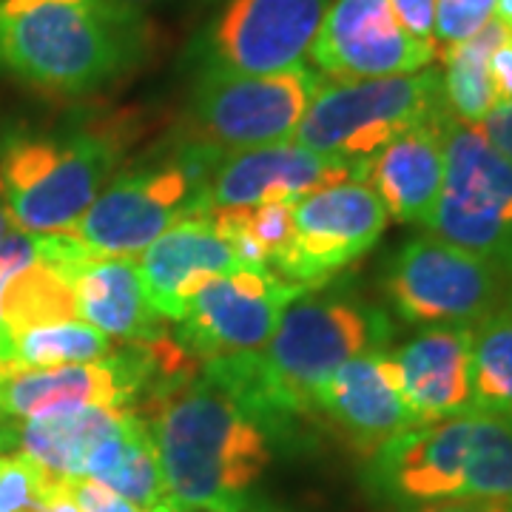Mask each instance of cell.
<instances>
[{
    "label": "cell",
    "instance_id": "6da1fadb",
    "mask_svg": "<svg viewBox=\"0 0 512 512\" xmlns=\"http://www.w3.org/2000/svg\"><path fill=\"white\" fill-rule=\"evenodd\" d=\"M390 316L356 296L299 293L282 311L265 348L205 365L268 433L313 410V393L336 367L370 350H387Z\"/></svg>",
    "mask_w": 512,
    "mask_h": 512
},
{
    "label": "cell",
    "instance_id": "7a4b0ae2",
    "mask_svg": "<svg viewBox=\"0 0 512 512\" xmlns=\"http://www.w3.org/2000/svg\"><path fill=\"white\" fill-rule=\"evenodd\" d=\"M165 490L194 512H262L254 487L271 464V433L208 376L157 390L148 421Z\"/></svg>",
    "mask_w": 512,
    "mask_h": 512
},
{
    "label": "cell",
    "instance_id": "3957f363",
    "mask_svg": "<svg viewBox=\"0 0 512 512\" xmlns=\"http://www.w3.org/2000/svg\"><path fill=\"white\" fill-rule=\"evenodd\" d=\"M146 52L143 12L114 0H0V72L40 92H100Z\"/></svg>",
    "mask_w": 512,
    "mask_h": 512
},
{
    "label": "cell",
    "instance_id": "277c9868",
    "mask_svg": "<svg viewBox=\"0 0 512 512\" xmlns=\"http://www.w3.org/2000/svg\"><path fill=\"white\" fill-rule=\"evenodd\" d=\"M117 128L72 134H9L0 143V200L29 234L72 231L123 157Z\"/></svg>",
    "mask_w": 512,
    "mask_h": 512
},
{
    "label": "cell",
    "instance_id": "5b68a950",
    "mask_svg": "<svg viewBox=\"0 0 512 512\" xmlns=\"http://www.w3.org/2000/svg\"><path fill=\"white\" fill-rule=\"evenodd\" d=\"M228 154L188 137L174 157L114 174L72 234L100 256H137L185 217L208 214V185Z\"/></svg>",
    "mask_w": 512,
    "mask_h": 512
},
{
    "label": "cell",
    "instance_id": "8992f818",
    "mask_svg": "<svg viewBox=\"0 0 512 512\" xmlns=\"http://www.w3.org/2000/svg\"><path fill=\"white\" fill-rule=\"evenodd\" d=\"M447 111L436 69L376 80H333L316 89L293 131V143L353 165L365 180L367 163L379 148Z\"/></svg>",
    "mask_w": 512,
    "mask_h": 512
},
{
    "label": "cell",
    "instance_id": "52a82bcc",
    "mask_svg": "<svg viewBox=\"0 0 512 512\" xmlns=\"http://www.w3.org/2000/svg\"><path fill=\"white\" fill-rule=\"evenodd\" d=\"M424 228L512 276V165L456 117L444 126V185Z\"/></svg>",
    "mask_w": 512,
    "mask_h": 512
},
{
    "label": "cell",
    "instance_id": "ba28073f",
    "mask_svg": "<svg viewBox=\"0 0 512 512\" xmlns=\"http://www.w3.org/2000/svg\"><path fill=\"white\" fill-rule=\"evenodd\" d=\"M322 77L296 66L276 74L200 69L188 103V137L225 154L293 140Z\"/></svg>",
    "mask_w": 512,
    "mask_h": 512
},
{
    "label": "cell",
    "instance_id": "9c48e42d",
    "mask_svg": "<svg viewBox=\"0 0 512 512\" xmlns=\"http://www.w3.org/2000/svg\"><path fill=\"white\" fill-rule=\"evenodd\" d=\"M504 279L484 259L421 234L387 259L382 288L407 325H476L498 308Z\"/></svg>",
    "mask_w": 512,
    "mask_h": 512
},
{
    "label": "cell",
    "instance_id": "30bf717a",
    "mask_svg": "<svg viewBox=\"0 0 512 512\" xmlns=\"http://www.w3.org/2000/svg\"><path fill=\"white\" fill-rule=\"evenodd\" d=\"M387 208L365 180L322 188L293 205L288 245L274 256L271 274L296 288H319L365 256L387 228Z\"/></svg>",
    "mask_w": 512,
    "mask_h": 512
},
{
    "label": "cell",
    "instance_id": "8fae6325",
    "mask_svg": "<svg viewBox=\"0 0 512 512\" xmlns=\"http://www.w3.org/2000/svg\"><path fill=\"white\" fill-rule=\"evenodd\" d=\"M330 0H231L194 43L200 69L276 74L302 66Z\"/></svg>",
    "mask_w": 512,
    "mask_h": 512
},
{
    "label": "cell",
    "instance_id": "7c38bea8",
    "mask_svg": "<svg viewBox=\"0 0 512 512\" xmlns=\"http://www.w3.org/2000/svg\"><path fill=\"white\" fill-rule=\"evenodd\" d=\"M302 293L271 271L237 268L208 279L177 322V342L188 356L214 362L265 348L282 311Z\"/></svg>",
    "mask_w": 512,
    "mask_h": 512
},
{
    "label": "cell",
    "instance_id": "4fadbf2b",
    "mask_svg": "<svg viewBox=\"0 0 512 512\" xmlns=\"http://www.w3.org/2000/svg\"><path fill=\"white\" fill-rule=\"evenodd\" d=\"M308 55L333 80H376L421 72L439 52L404 32L390 0H333Z\"/></svg>",
    "mask_w": 512,
    "mask_h": 512
},
{
    "label": "cell",
    "instance_id": "5bb4252c",
    "mask_svg": "<svg viewBox=\"0 0 512 512\" xmlns=\"http://www.w3.org/2000/svg\"><path fill=\"white\" fill-rule=\"evenodd\" d=\"M157 365L148 345L103 362L66 367H23L0 362V416L35 419L83 407H128Z\"/></svg>",
    "mask_w": 512,
    "mask_h": 512
},
{
    "label": "cell",
    "instance_id": "9a60e30c",
    "mask_svg": "<svg viewBox=\"0 0 512 512\" xmlns=\"http://www.w3.org/2000/svg\"><path fill=\"white\" fill-rule=\"evenodd\" d=\"M345 180H362V174L353 165L313 154L293 140L237 151L222 160L208 185V211L299 202Z\"/></svg>",
    "mask_w": 512,
    "mask_h": 512
},
{
    "label": "cell",
    "instance_id": "2e32d148",
    "mask_svg": "<svg viewBox=\"0 0 512 512\" xmlns=\"http://www.w3.org/2000/svg\"><path fill=\"white\" fill-rule=\"evenodd\" d=\"M313 410L328 416L348 439L373 456L384 441L419 427L404 402L387 350H370L336 367L313 393Z\"/></svg>",
    "mask_w": 512,
    "mask_h": 512
},
{
    "label": "cell",
    "instance_id": "e0dca14e",
    "mask_svg": "<svg viewBox=\"0 0 512 512\" xmlns=\"http://www.w3.org/2000/svg\"><path fill=\"white\" fill-rule=\"evenodd\" d=\"M476 325H430L390 353L404 402L419 424L470 413Z\"/></svg>",
    "mask_w": 512,
    "mask_h": 512
},
{
    "label": "cell",
    "instance_id": "ac0fdd59",
    "mask_svg": "<svg viewBox=\"0 0 512 512\" xmlns=\"http://www.w3.org/2000/svg\"><path fill=\"white\" fill-rule=\"evenodd\" d=\"M242 268L208 214L185 217L148 245L137 259L148 305L160 319L180 322L188 302L208 279Z\"/></svg>",
    "mask_w": 512,
    "mask_h": 512
},
{
    "label": "cell",
    "instance_id": "d6986e66",
    "mask_svg": "<svg viewBox=\"0 0 512 512\" xmlns=\"http://www.w3.org/2000/svg\"><path fill=\"white\" fill-rule=\"evenodd\" d=\"M453 114H441L393 137L367 163L365 183L379 194L387 217L407 225H427L444 185V126Z\"/></svg>",
    "mask_w": 512,
    "mask_h": 512
},
{
    "label": "cell",
    "instance_id": "ffe728a7",
    "mask_svg": "<svg viewBox=\"0 0 512 512\" xmlns=\"http://www.w3.org/2000/svg\"><path fill=\"white\" fill-rule=\"evenodd\" d=\"M86 325L103 330L109 339L151 345L163 339V325L148 305L134 256L94 254L63 276Z\"/></svg>",
    "mask_w": 512,
    "mask_h": 512
},
{
    "label": "cell",
    "instance_id": "44dd1931",
    "mask_svg": "<svg viewBox=\"0 0 512 512\" xmlns=\"http://www.w3.org/2000/svg\"><path fill=\"white\" fill-rule=\"evenodd\" d=\"M128 407H83L69 413L3 419V447H20L23 456L37 461L55 478L86 476V461L94 444L109 436L126 416Z\"/></svg>",
    "mask_w": 512,
    "mask_h": 512
},
{
    "label": "cell",
    "instance_id": "7402d4cb",
    "mask_svg": "<svg viewBox=\"0 0 512 512\" xmlns=\"http://www.w3.org/2000/svg\"><path fill=\"white\" fill-rule=\"evenodd\" d=\"M83 478L106 484L109 490L123 495L143 512H154L171 501L163 473H160L157 447L151 439L148 421L131 410H126V416L109 436H103L94 444Z\"/></svg>",
    "mask_w": 512,
    "mask_h": 512
},
{
    "label": "cell",
    "instance_id": "603a6c76",
    "mask_svg": "<svg viewBox=\"0 0 512 512\" xmlns=\"http://www.w3.org/2000/svg\"><path fill=\"white\" fill-rule=\"evenodd\" d=\"M507 35L510 32L498 20H490L470 40L456 43L450 49H441L444 103H447L450 114L467 126H481L484 117L493 111L495 92L490 83V57Z\"/></svg>",
    "mask_w": 512,
    "mask_h": 512
},
{
    "label": "cell",
    "instance_id": "cb8c5ba5",
    "mask_svg": "<svg viewBox=\"0 0 512 512\" xmlns=\"http://www.w3.org/2000/svg\"><path fill=\"white\" fill-rule=\"evenodd\" d=\"M77 319H80V313H77V302H74L69 282L37 259L35 265L12 276L0 293V328L6 333L0 362L6 356L9 339H15L26 330L77 322Z\"/></svg>",
    "mask_w": 512,
    "mask_h": 512
},
{
    "label": "cell",
    "instance_id": "d4e9b609",
    "mask_svg": "<svg viewBox=\"0 0 512 512\" xmlns=\"http://www.w3.org/2000/svg\"><path fill=\"white\" fill-rule=\"evenodd\" d=\"M470 413L512 419V308H495L473 328Z\"/></svg>",
    "mask_w": 512,
    "mask_h": 512
},
{
    "label": "cell",
    "instance_id": "484cf974",
    "mask_svg": "<svg viewBox=\"0 0 512 512\" xmlns=\"http://www.w3.org/2000/svg\"><path fill=\"white\" fill-rule=\"evenodd\" d=\"M111 356V339L86 322H63L20 333L9 339L3 362L23 367L92 365Z\"/></svg>",
    "mask_w": 512,
    "mask_h": 512
},
{
    "label": "cell",
    "instance_id": "4316f807",
    "mask_svg": "<svg viewBox=\"0 0 512 512\" xmlns=\"http://www.w3.org/2000/svg\"><path fill=\"white\" fill-rule=\"evenodd\" d=\"M57 481L29 456H0V512H46Z\"/></svg>",
    "mask_w": 512,
    "mask_h": 512
},
{
    "label": "cell",
    "instance_id": "83f0119b",
    "mask_svg": "<svg viewBox=\"0 0 512 512\" xmlns=\"http://www.w3.org/2000/svg\"><path fill=\"white\" fill-rule=\"evenodd\" d=\"M72 495L83 512H143L137 510L131 501H126L123 495L109 490L106 484H97L89 478H74Z\"/></svg>",
    "mask_w": 512,
    "mask_h": 512
},
{
    "label": "cell",
    "instance_id": "f1b7e54d",
    "mask_svg": "<svg viewBox=\"0 0 512 512\" xmlns=\"http://www.w3.org/2000/svg\"><path fill=\"white\" fill-rule=\"evenodd\" d=\"M393 15L402 29L421 43H433V20H436V0H390ZM436 46V43H433Z\"/></svg>",
    "mask_w": 512,
    "mask_h": 512
},
{
    "label": "cell",
    "instance_id": "f546056e",
    "mask_svg": "<svg viewBox=\"0 0 512 512\" xmlns=\"http://www.w3.org/2000/svg\"><path fill=\"white\" fill-rule=\"evenodd\" d=\"M478 128L487 137V143L512 165V103H495Z\"/></svg>",
    "mask_w": 512,
    "mask_h": 512
},
{
    "label": "cell",
    "instance_id": "4dcf8cb0",
    "mask_svg": "<svg viewBox=\"0 0 512 512\" xmlns=\"http://www.w3.org/2000/svg\"><path fill=\"white\" fill-rule=\"evenodd\" d=\"M512 501H493V498H439L404 507L402 512H507Z\"/></svg>",
    "mask_w": 512,
    "mask_h": 512
},
{
    "label": "cell",
    "instance_id": "1f68e13d",
    "mask_svg": "<svg viewBox=\"0 0 512 512\" xmlns=\"http://www.w3.org/2000/svg\"><path fill=\"white\" fill-rule=\"evenodd\" d=\"M490 83L495 103H512V32L490 57Z\"/></svg>",
    "mask_w": 512,
    "mask_h": 512
},
{
    "label": "cell",
    "instance_id": "d6a6232c",
    "mask_svg": "<svg viewBox=\"0 0 512 512\" xmlns=\"http://www.w3.org/2000/svg\"><path fill=\"white\" fill-rule=\"evenodd\" d=\"M46 512H83L80 510V504L74 501L72 481H66V478L57 481L55 493H52L49 504H46Z\"/></svg>",
    "mask_w": 512,
    "mask_h": 512
},
{
    "label": "cell",
    "instance_id": "836d02e7",
    "mask_svg": "<svg viewBox=\"0 0 512 512\" xmlns=\"http://www.w3.org/2000/svg\"><path fill=\"white\" fill-rule=\"evenodd\" d=\"M453 3L461 6L464 12H470V15L478 20H490V15H493V6H495V0H453Z\"/></svg>",
    "mask_w": 512,
    "mask_h": 512
},
{
    "label": "cell",
    "instance_id": "e575fe53",
    "mask_svg": "<svg viewBox=\"0 0 512 512\" xmlns=\"http://www.w3.org/2000/svg\"><path fill=\"white\" fill-rule=\"evenodd\" d=\"M493 12H495L493 20H498L507 32H512V0H495Z\"/></svg>",
    "mask_w": 512,
    "mask_h": 512
},
{
    "label": "cell",
    "instance_id": "d590c367",
    "mask_svg": "<svg viewBox=\"0 0 512 512\" xmlns=\"http://www.w3.org/2000/svg\"><path fill=\"white\" fill-rule=\"evenodd\" d=\"M114 3H120V6H128V9H137V12H143L146 6L163 3V0H114Z\"/></svg>",
    "mask_w": 512,
    "mask_h": 512
},
{
    "label": "cell",
    "instance_id": "8d00e7d4",
    "mask_svg": "<svg viewBox=\"0 0 512 512\" xmlns=\"http://www.w3.org/2000/svg\"><path fill=\"white\" fill-rule=\"evenodd\" d=\"M9 228H12V220H9V211H6V205H3V200H0V237H3Z\"/></svg>",
    "mask_w": 512,
    "mask_h": 512
},
{
    "label": "cell",
    "instance_id": "74e56055",
    "mask_svg": "<svg viewBox=\"0 0 512 512\" xmlns=\"http://www.w3.org/2000/svg\"><path fill=\"white\" fill-rule=\"evenodd\" d=\"M154 512H194V510H185V507H180V504H174V501H168V504H163V507H157Z\"/></svg>",
    "mask_w": 512,
    "mask_h": 512
},
{
    "label": "cell",
    "instance_id": "f35d334b",
    "mask_svg": "<svg viewBox=\"0 0 512 512\" xmlns=\"http://www.w3.org/2000/svg\"><path fill=\"white\" fill-rule=\"evenodd\" d=\"M510 308H512V293H510Z\"/></svg>",
    "mask_w": 512,
    "mask_h": 512
},
{
    "label": "cell",
    "instance_id": "ab89813d",
    "mask_svg": "<svg viewBox=\"0 0 512 512\" xmlns=\"http://www.w3.org/2000/svg\"><path fill=\"white\" fill-rule=\"evenodd\" d=\"M507 512H512V504H510V510H507Z\"/></svg>",
    "mask_w": 512,
    "mask_h": 512
}]
</instances>
